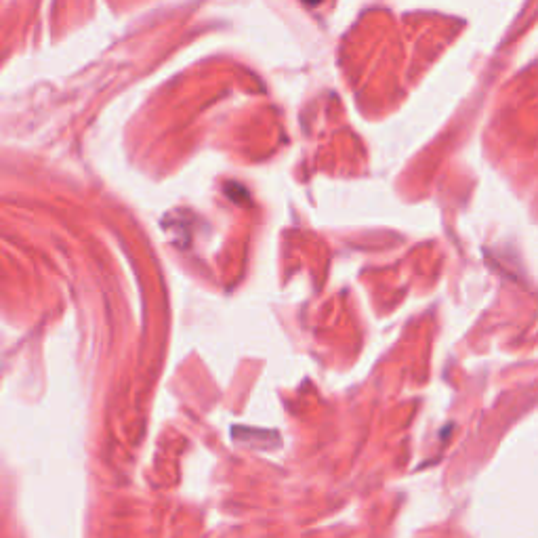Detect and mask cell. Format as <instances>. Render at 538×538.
<instances>
[{
	"instance_id": "6da1fadb",
	"label": "cell",
	"mask_w": 538,
	"mask_h": 538,
	"mask_svg": "<svg viewBox=\"0 0 538 538\" xmlns=\"http://www.w3.org/2000/svg\"><path fill=\"white\" fill-rule=\"evenodd\" d=\"M307 3H312V5H314V3H320V0H307Z\"/></svg>"
}]
</instances>
